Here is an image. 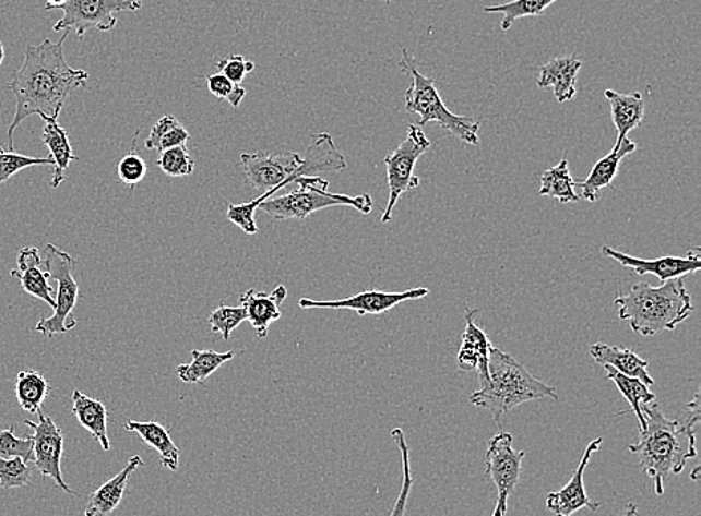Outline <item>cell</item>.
Masks as SVG:
<instances>
[{
    "mask_svg": "<svg viewBox=\"0 0 701 516\" xmlns=\"http://www.w3.org/2000/svg\"><path fill=\"white\" fill-rule=\"evenodd\" d=\"M297 189L282 196L270 197L263 201L258 209L269 214L277 221L286 219H307L318 211L332 208V206H352L360 214L368 215L372 209L370 194L359 196H347V194H335L328 190L330 182L322 177H302L295 181Z\"/></svg>",
    "mask_w": 701,
    "mask_h": 516,
    "instance_id": "7",
    "label": "cell"
},
{
    "mask_svg": "<svg viewBox=\"0 0 701 516\" xmlns=\"http://www.w3.org/2000/svg\"><path fill=\"white\" fill-rule=\"evenodd\" d=\"M591 357L602 365H610L622 375L638 377L647 387L655 384L654 377L647 372V361L639 357L633 349L610 347L606 344H594L590 348Z\"/></svg>",
    "mask_w": 701,
    "mask_h": 516,
    "instance_id": "22",
    "label": "cell"
},
{
    "mask_svg": "<svg viewBox=\"0 0 701 516\" xmlns=\"http://www.w3.org/2000/svg\"><path fill=\"white\" fill-rule=\"evenodd\" d=\"M38 421L24 420V424L34 430V463L36 470L44 478H50L56 482L58 489L71 495H79L71 487L64 482L62 477V463L64 436L62 430L56 425V422L43 412V409L36 412Z\"/></svg>",
    "mask_w": 701,
    "mask_h": 516,
    "instance_id": "12",
    "label": "cell"
},
{
    "mask_svg": "<svg viewBox=\"0 0 701 516\" xmlns=\"http://www.w3.org/2000/svg\"><path fill=\"white\" fill-rule=\"evenodd\" d=\"M602 253L603 255H606V257L615 260V262H618L621 266L627 267V269L633 271L634 274L642 276L654 275L662 283L696 274V272L700 271L701 267L699 248H696L691 253H688L687 257L667 255V257L654 260L633 257V255L619 253V251L614 250V248L606 245L602 248Z\"/></svg>",
    "mask_w": 701,
    "mask_h": 516,
    "instance_id": "14",
    "label": "cell"
},
{
    "mask_svg": "<svg viewBox=\"0 0 701 516\" xmlns=\"http://www.w3.org/2000/svg\"><path fill=\"white\" fill-rule=\"evenodd\" d=\"M72 413H74L80 424L99 442L104 451L111 449L107 429L108 412L103 401L92 399V397L81 393L80 389H74V393H72Z\"/></svg>",
    "mask_w": 701,
    "mask_h": 516,
    "instance_id": "25",
    "label": "cell"
},
{
    "mask_svg": "<svg viewBox=\"0 0 701 516\" xmlns=\"http://www.w3.org/2000/svg\"><path fill=\"white\" fill-rule=\"evenodd\" d=\"M69 32L59 43L44 39L39 46H27L24 62L14 72L7 87L17 100L14 120L8 128V152H14V132L27 117L58 120L68 97L87 84L88 73L72 69L64 59L63 44Z\"/></svg>",
    "mask_w": 701,
    "mask_h": 516,
    "instance_id": "1",
    "label": "cell"
},
{
    "mask_svg": "<svg viewBox=\"0 0 701 516\" xmlns=\"http://www.w3.org/2000/svg\"><path fill=\"white\" fill-rule=\"evenodd\" d=\"M540 399L558 401L557 388L531 375L525 365L510 353L490 348L489 384L470 394L472 405L489 410L494 421L500 424L501 418L510 410Z\"/></svg>",
    "mask_w": 701,
    "mask_h": 516,
    "instance_id": "5",
    "label": "cell"
},
{
    "mask_svg": "<svg viewBox=\"0 0 701 516\" xmlns=\"http://www.w3.org/2000/svg\"><path fill=\"white\" fill-rule=\"evenodd\" d=\"M540 196L555 199L559 203L581 201V196L574 191V180L571 177L569 160L566 157L557 166L543 173Z\"/></svg>",
    "mask_w": 701,
    "mask_h": 516,
    "instance_id": "29",
    "label": "cell"
},
{
    "mask_svg": "<svg viewBox=\"0 0 701 516\" xmlns=\"http://www.w3.org/2000/svg\"><path fill=\"white\" fill-rule=\"evenodd\" d=\"M699 471H700V467H696L694 475H692V479H694V481H697V479H699Z\"/></svg>",
    "mask_w": 701,
    "mask_h": 516,
    "instance_id": "45",
    "label": "cell"
},
{
    "mask_svg": "<svg viewBox=\"0 0 701 516\" xmlns=\"http://www.w3.org/2000/svg\"><path fill=\"white\" fill-rule=\"evenodd\" d=\"M189 140L188 130L176 117L164 116L153 125L144 145L147 149H157V152L162 153L174 148V146L186 145Z\"/></svg>",
    "mask_w": 701,
    "mask_h": 516,
    "instance_id": "31",
    "label": "cell"
},
{
    "mask_svg": "<svg viewBox=\"0 0 701 516\" xmlns=\"http://www.w3.org/2000/svg\"><path fill=\"white\" fill-rule=\"evenodd\" d=\"M384 2L391 3V2H394V0H384Z\"/></svg>",
    "mask_w": 701,
    "mask_h": 516,
    "instance_id": "46",
    "label": "cell"
},
{
    "mask_svg": "<svg viewBox=\"0 0 701 516\" xmlns=\"http://www.w3.org/2000/svg\"><path fill=\"white\" fill-rule=\"evenodd\" d=\"M218 73L233 81L234 84H241L247 73L253 72L254 63L247 62L240 55L229 56L217 63Z\"/></svg>",
    "mask_w": 701,
    "mask_h": 516,
    "instance_id": "41",
    "label": "cell"
},
{
    "mask_svg": "<svg viewBox=\"0 0 701 516\" xmlns=\"http://www.w3.org/2000/svg\"><path fill=\"white\" fill-rule=\"evenodd\" d=\"M605 97L609 100L611 120H614L616 132H618V141L615 145H619L623 140H627L630 132L643 123L644 100L640 93L622 95V93L606 91Z\"/></svg>",
    "mask_w": 701,
    "mask_h": 516,
    "instance_id": "24",
    "label": "cell"
},
{
    "mask_svg": "<svg viewBox=\"0 0 701 516\" xmlns=\"http://www.w3.org/2000/svg\"><path fill=\"white\" fill-rule=\"evenodd\" d=\"M638 148L635 142L623 140L621 144L615 145L607 156L599 158L593 166L590 175L583 181H574V187H581L582 196L585 201L594 203L599 199V191L609 187L618 175L619 165L622 158L630 156Z\"/></svg>",
    "mask_w": 701,
    "mask_h": 516,
    "instance_id": "19",
    "label": "cell"
},
{
    "mask_svg": "<svg viewBox=\"0 0 701 516\" xmlns=\"http://www.w3.org/2000/svg\"><path fill=\"white\" fill-rule=\"evenodd\" d=\"M431 141L425 135L419 125L411 124L407 130V137L391 154L384 157L387 165V178L389 187V199L387 208L383 209L382 223L391 221L392 213L400 197L404 193L419 187L420 180L415 175L417 160L427 153Z\"/></svg>",
    "mask_w": 701,
    "mask_h": 516,
    "instance_id": "9",
    "label": "cell"
},
{
    "mask_svg": "<svg viewBox=\"0 0 701 516\" xmlns=\"http://www.w3.org/2000/svg\"><path fill=\"white\" fill-rule=\"evenodd\" d=\"M50 393L51 385L39 372L23 371L19 373L15 394H17L20 408L26 412H38Z\"/></svg>",
    "mask_w": 701,
    "mask_h": 516,
    "instance_id": "30",
    "label": "cell"
},
{
    "mask_svg": "<svg viewBox=\"0 0 701 516\" xmlns=\"http://www.w3.org/2000/svg\"><path fill=\"white\" fill-rule=\"evenodd\" d=\"M428 295L429 290L425 287L399 292L368 290L340 300L301 299L299 300V307L302 309H348V311H355L359 316L383 315L391 309L399 307L400 303L424 299Z\"/></svg>",
    "mask_w": 701,
    "mask_h": 516,
    "instance_id": "13",
    "label": "cell"
},
{
    "mask_svg": "<svg viewBox=\"0 0 701 516\" xmlns=\"http://www.w3.org/2000/svg\"><path fill=\"white\" fill-rule=\"evenodd\" d=\"M44 264L50 278L58 283V292L55 295V314L40 320L34 331L46 337H52L76 327L74 308L79 300V283L74 278L75 260L52 243L46 247Z\"/></svg>",
    "mask_w": 701,
    "mask_h": 516,
    "instance_id": "8",
    "label": "cell"
},
{
    "mask_svg": "<svg viewBox=\"0 0 701 516\" xmlns=\"http://www.w3.org/2000/svg\"><path fill=\"white\" fill-rule=\"evenodd\" d=\"M117 172H119V180L123 184L135 187L147 175V165H145L144 158L140 154L132 152L121 158Z\"/></svg>",
    "mask_w": 701,
    "mask_h": 516,
    "instance_id": "40",
    "label": "cell"
},
{
    "mask_svg": "<svg viewBox=\"0 0 701 516\" xmlns=\"http://www.w3.org/2000/svg\"><path fill=\"white\" fill-rule=\"evenodd\" d=\"M156 166L168 177H190L194 170V160L188 152V146L180 145L162 152Z\"/></svg>",
    "mask_w": 701,
    "mask_h": 516,
    "instance_id": "34",
    "label": "cell"
},
{
    "mask_svg": "<svg viewBox=\"0 0 701 516\" xmlns=\"http://www.w3.org/2000/svg\"><path fill=\"white\" fill-rule=\"evenodd\" d=\"M143 8L141 0H68L62 8L63 17L55 24V32L75 31L83 38L88 31L109 32L116 27V14L138 11Z\"/></svg>",
    "mask_w": 701,
    "mask_h": 516,
    "instance_id": "10",
    "label": "cell"
},
{
    "mask_svg": "<svg viewBox=\"0 0 701 516\" xmlns=\"http://www.w3.org/2000/svg\"><path fill=\"white\" fill-rule=\"evenodd\" d=\"M234 357V351L217 352L213 349H193L192 363L178 365L177 375L186 384H201Z\"/></svg>",
    "mask_w": 701,
    "mask_h": 516,
    "instance_id": "27",
    "label": "cell"
},
{
    "mask_svg": "<svg viewBox=\"0 0 701 516\" xmlns=\"http://www.w3.org/2000/svg\"><path fill=\"white\" fill-rule=\"evenodd\" d=\"M144 466L143 458L140 455H133L129 458L124 469L119 471L115 478L109 479L99 489L93 491L88 497L86 512L84 516H108L117 509L123 500L126 490H128L129 479L135 473L138 467Z\"/></svg>",
    "mask_w": 701,
    "mask_h": 516,
    "instance_id": "21",
    "label": "cell"
},
{
    "mask_svg": "<svg viewBox=\"0 0 701 516\" xmlns=\"http://www.w3.org/2000/svg\"><path fill=\"white\" fill-rule=\"evenodd\" d=\"M67 3L68 0H46V10H62Z\"/></svg>",
    "mask_w": 701,
    "mask_h": 516,
    "instance_id": "42",
    "label": "cell"
},
{
    "mask_svg": "<svg viewBox=\"0 0 701 516\" xmlns=\"http://www.w3.org/2000/svg\"><path fill=\"white\" fill-rule=\"evenodd\" d=\"M241 170L246 181L254 190L262 191L254 201L229 205L226 218L247 235H257L259 227L254 214L263 201H269L278 190L294 184L302 177H320L323 173L342 172L346 158L336 149L330 133H319L308 146L306 156L298 153L241 154Z\"/></svg>",
    "mask_w": 701,
    "mask_h": 516,
    "instance_id": "2",
    "label": "cell"
},
{
    "mask_svg": "<svg viewBox=\"0 0 701 516\" xmlns=\"http://www.w3.org/2000/svg\"><path fill=\"white\" fill-rule=\"evenodd\" d=\"M486 477L497 487L498 497L492 516H506L510 495L516 490L521 478L524 451L513 449V436L510 433H498L489 441L486 449Z\"/></svg>",
    "mask_w": 701,
    "mask_h": 516,
    "instance_id": "11",
    "label": "cell"
},
{
    "mask_svg": "<svg viewBox=\"0 0 701 516\" xmlns=\"http://www.w3.org/2000/svg\"><path fill=\"white\" fill-rule=\"evenodd\" d=\"M581 69L582 60L579 57H557L540 68L537 85L540 88H554L555 99L558 104H565L577 96L578 75Z\"/></svg>",
    "mask_w": 701,
    "mask_h": 516,
    "instance_id": "20",
    "label": "cell"
},
{
    "mask_svg": "<svg viewBox=\"0 0 701 516\" xmlns=\"http://www.w3.org/2000/svg\"><path fill=\"white\" fill-rule=\"evenodd\" d=\"M603 368H605L607 380L614 382L622 396L626 397L628 404H630L639 421V432H642L644 425H646L642 410L643 405H650L652 401H655V394L651 393L650 387L638 380V377L622 375V373L615 371L610 365H603Z\"/></svg>",
    "mask_w": 701,
    "mask_h": 516,
    "instance_id": "28",
    "label": "cell"
},
{
    "mask_svg": "<svg viewBox=\"0 0 701 516\" xmlns=\"http://www.w3.org/2000/svg\"><path fill=\"white\" fill-rule=\"evenodd\" d=\"M11 276L19 279L27 295L44 300L48 307L55 309V290L48 284L50 274H48L46 264L35 247L23 248L19 251L17 269L11 271Z\"/></svg>",
    "mask_w": 701,
    "mask_h": 516,
    "instance_id": "18",
    "label": "cell"
},
{
    "mask_svg": "<svg viewBox=\"0 0 701 516\" xmlns=\"http://www.w3.org/2000/svg\"><path fill=\"white\" fill-rule=\"evenodd\" d=\"M44 123L46 125H44L43 142L50 149V157L55 161V165H52L55 172H52L50 185L51 189H58L64 181V173H67L69 164L79 161L80 158L72 153L68 132L58 123V120L48 118V120H44Z\"/></svg>",
    "mask_w": 701,
    "mask_h": 516,
    "instance_id": "26",
    "label": "cell"
},
{
    "mask_svg": "<svg viewBox=\"0 0 701 516\" xmlns=\"http://www.w3.org/2000/svg\"><path fill=\"white\" fill-rule=\"evenodd\" d=\"M34 469L23 458H0V487L3 490L23 489L32 482Z\"/></svg>",
    "mask_w": 701,
    "mask_h": 516,
    "instance_id": "36",
    "label": "cell"
},
{
    "mask_svg": "<svg viewBox=\"0 0 701 516\" xmlns=\"http://www.w3.org/2000/svg\"><path fill=\"white\" fill-rule=\"evenodd\" d=\"M639 511H638V505L635 503H628L626 507V512H623L622 516H638Z\"/></svg>",
    "mask_w": 701,
    "mask_h": 516,
    "instance_id": "43",
    "label": "cell"
},
{
    "mask_svg": "<svg viewBox=\"0 0 701 516\" xmlns=\"http://www.w3.org/2000/svg\"><path fill=\"white\" fill-rule=\"evenodd\" d=\"M557 0H512L502 5L485 7L488 14H502L501 28L508 32L512 24L519 19L537 17L548 10Z\"/></svg>",
    "mask_w": 701,
    "mask_h": 516,
    "instance_id": "32",
    "label": "cell"
},
{
    "mask_svg": "<svg viewBox=\"0 0 701 516\" xmlns=\"http://www.w3.org/2000/svg\"><path fill=\"white\" fill-rule=\"evenodd\" d=\"M3 59H5V47H3L2 40H0V67H2Z\"/></svg>",
    "mask_w": 701,
    "mask_h": 516,
    "instance_id": "44",
    "label": "cell"
},
{
    "mask_svg": "<svg viewBox=\"0 0 701 516\" xmlns=\"http://www.w3.org/2000/svg\"><path fill=\"white\" fill-rule=\"evenodd\" d=\"M602 444L603 437L591 442L586 446L585 453L582 454L581 461H579L577 469L573 471V477L570 478L565 489L549 493L548 497H546V506L555 516H574L583 507L594 512L598 509L599 503H593L587 497L583 477H585L587 463L591 461L595 453H598Z\"/></svg>",
    "mask_w": 701,
    "mask_h": 516,
    "instance_id": "15",
    "label": "cell"
},
{
    "mask_svg": "<svg viewBox=\"0 0 701 516\" xmlns=\"http://www.w3.org/2000/svg\"><path fill=\"white\" fill-rule=\"evenodd\" d=\"M614 303L619 320L630 321L631 331L642 336L675 331L694 314L684 278L670 279L660 287L635 284L627 295L618 296Z\"/></svg>",
    "mask_w": 701,
    "mask_h": 516,
    "instance_id": "4",
    "label": "cell"
},
{
    "mask_svg": "<svg viewBox=\"0 0 701 516\" xmlns=\"http://www.w3.org/2000/svg\"><path fill=\"white\" fill-rule=\"evenodd\" d=\"M682 420H670L664 416L662 406L652 401L643 405L646 425L640 432L639 444L628 446L639 457L640 467L654 481L656 495L666 490L668 475H679L688 460L697 457V427H699L700 393L687 406Z\"/></svg>",
    "mask_w": 701,
    "mask_h": 516,
    "instance_id": "3",
    "label": "cell"
},
{
    "mask_svg": "<svg viewBox=\"0 0 701 516\" xmlns=\"http://www.w3.org/2000/svg\"><path fill=\"white\" fill-rule=\"evenodd\" d=\"M124 430L136 433L145 445L156 451L165 469L178 470V466H180V449L174 444L171 434L164 425L156 421H128Z\"/></svg>",
    "mask_w": 701,
    "mask_h": 516,
    "instance_id": "23",
    "label": "cell"
},
{
    "mask_svg": "<svg viewBox=\"0 0 701 516\" xmlns=\"http://www.w3.org/2000/svg\"><path fill=\"white\" fill-rule=\"evenodd\" d=\"M286 298L287 288L285 286L275 287L274 291L270 292V295L251 288V290L240 296V302L242 308H245L247 321H249L254 333H257L258 339H265V337L269 336L271 324L282 319L280 304L285 302Z\"/></svg>",
    "mask_w": 701,
    "mask_h": 516,
    "instance_id": "17",
    "label": "cell"
},
{
    "mask_svg": "<svg viewBox=\"0 0 701 516\" xmlns=\"http://www.w3.org/2000/svg\"><path fill=\"white\" fill-rule=\"evenodd\" d=\"M55 161L50 156L46 158L22 156L14 152H7L0 145V187L11 180L20 170L32 168V166H52Z\"/></svg>",
    "mask_w": 701,
    "mask_h": 516,
    "instance_id": "35",
    "label": "cell"
},
{
    "mask_svg": "<svg viewBox=\"0 0 701 516\" xmlns=\"http://www.w3.org/2000/svg\"><path fill=\"white\" fill-rule=\"evenodd\" d=\"M247 320L242 307H218L210 314L209 323L213 333L222 335L223 340H228L230 333Z\"/></svg>",
    "mask_w": 701,
    "mask_h": 516,
    "instance_id": "38",
    "label": "cell"
},
{
    "mask_svg": "<svg viewBox=\"0 0 701 516\" xmlns=\"http://www.w3.org/2000/svg\"><path fill=\"white\" fill-rule=\"evenodd\" d=\"M23 458L24 461H34V441L32 436L20 439L15 436V427L0 430V458Z\"/></svg>",
    "mask_w": 701,
    "mask_h": 516,
    "instance_id": "37",
    "label": "cell"
},
{
    "mask_svg": "<svg viewBox=\"0 0 701 516\" xmlns=\"http://www.w3.org/2000/svg\"><path fill=\"white\" fill-rule=\"evenodd\" d=\"M476 309L468 308L465 312V331L462 333V343L458 351V368L462 372L477 371L480 387L489 384V352L492 345L489 337L477 326Z\"/></svg>",
    "mask_w": 701,
    "mask_h": 516,
    "instance_id": "16",
    "label": "cell"
},
{
    "mask_svg": "<svg viewBox=\"0 0 701 516\" xmlns=\"http://www.w3.org/2000/svg\"><path fill=\"white\" fill-rule=\"evenodd\" d=\"M206 87L213 96L222 100H228L233 108L240 107L242 99L246 97V88L240 84H234L222 73L206 76Z\"/></svg>",
    "mask_w": 701,
    "mask_h": 516,
    "instance_id": "39",
    "label": "cell"
},
{
    "mask_svg": "<svg viewBox=\"0 0 701 516\" xmlns=\"http://www.w3.org/2000/svg\"><path fill=\"white\" fill-rule=\"evenodd\" d=\"M403 60L400 68L412 76V85L405 92V111L419 117L417 125L437 123L453 136L470 145H479V121L472 117H461L449 111L437 91L436 80L428 79L416 69L415 60L401 48Z\"/></svg>",
    "mask_w": 701,
    "mask_h": 516,
    "instance_id": "6",
    "label": "cell"
},
{
    "mask_svg": "<svg viewBox=\"0 0 701 516\" xmlns=\"http://www.w3.org/2000/svg\"><path fill=\"white\" fill-rule=\"evenodd\" d=\"M391 436L394 439L396 446H399L401 458H403V485H401L400 495L399 499H396L394 509H392L391 515L389 516H405L408 497H411L413 483H415V478L412 477L411 451H408L407 442H405L403 430H392Z\"/></svg>",
    "mask_w": 701,
    "mask_h": 516,
    "instance_id": "33",
    "label": "cell"
}]
</instances>
